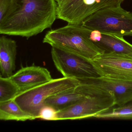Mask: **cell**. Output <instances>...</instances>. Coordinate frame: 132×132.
I'll return each instance as SVG.
<instances>
[{"label": "cell", "mask_w": 132, "mask_h": 132, "mask_svg": "<svg viewBox=\"0 0 132 132\" xmlns=\"http://www.w3.org/2000/svg\"><path fill=\"white\" fill-rule=\"evenodd\" d=\"M43 42L89 60L104 52L92 41L88 29L81 24L68 23L62 27L51 30L45 35Z\"/></svg>", "instance_id": "cell-2"}, {"label": "cell", "mask_w": 132, "mask_h": 132, "mask_svg": "<svg viewBox=\"0 0 132 132\" xmlns=\"http://www.w3.org/2000/svg\"><path fill=\"white\" fill-rule=\"evenodd\" d=\"M57 112L54 108L48 105H44L41 109L38 119L44 120H57Z\"/></svg>", "instance_id": "cell-18"}, {"label": "cell", "mask_w": 132, "mask_h": 132, "mask_svg": "<svg viewBox=\"0 0 132 132\" xmlns=\"http://www.w3.org/2000/svg\"><path fill=\"white\" fill-rule=\"evenodd\" d=\"M16 42L3 35L0 37V71L1 75L10 77L16 69Z\"/></svg>", "instance_id": "cell-12"}, {"label": "cell", "mask_w": 132, "mask_h": 132, "mask_svg": "<svg viewBox=\"0 0 132 132\" xmlns=\"http://www.w3.org/2000/svg\"><path fill=\"white\" fill-rule=\"evenodd\" d=\"M52 47L54 64L64 77L78 79L101 76L91 60L63 49Z\"/></svg>", "instance_id": "cell-7"}, {"label": "cell", "mask_w": 132, "mask_h": 132, "mask_svg": "<svg viewBox=\"0 0 132 132\" xmlns=\"http://www.w3.org/2000/svg\"><path fill=\"white\" fill-rule=\"evenodd\" d=\"M0 119L25 121L35 119L33 116L23 110L13 99L0 102Z\"/></svg>", "instance_id": "cell-13"}, {"label": "cell", "mask_w": 132, "mask_h": 132, "mask_svg": "<svg viewBox=\"0 0 132 132\" xmlns=\"http://www.w3.org/2000/svg\"><path fill=\"white\" fill-rule=\"evenodd\" d=\"M80 94L84 96L82 99L64 109L58 111L57 120L94 117L116 105L114 95L111 92H87Z\"/></svg>", "instance_id": "cell-5"}, {"label": "cell", "mask_w": 132, "mask_h": 132, "mask_svg": "<svg viewBox=\"0 0 132 132\" xmlns=\"http://www.w3.org/2000/svg\"><path fill=\"white\" fill-rule=\"evenodd\" d=\"M84 97L74 89L49 97L45 100L44 105L50 106L57 111H61L79 102Z\"/></svg>", "instance_id": "cell-14"}, {"label": "cell", "mask_w": 132, "mask_h": 132, "mask_svg": "<svg viewBox=\"0 0 132 132\" xmlns=\"http://www.w3.org/2000/svg\"><path fill=\"white\" fill-rule=\"evenodd\" d=\"M124 0H63L57 8V19L68 23L81 24L93 14L120 6Z\"/></svg>", "instance_id": "cell-6"}, {"label": "cell", "mask_w": 132, "mask_h": 132, "mask_svg": "<svg viewBox=\"0 0 132 132\" xmlns=\"http://www.w3.org/2000/svg\"><path fill=\"white\" fill-rule=\"evenodd\" d=\"M77 79L79 85L75 91L79 94L87 92L112 93L116 106H122L132 100V81L103 76Z\"/></svg>", "instance_id": "cell-8"}, {"label": "cell", "mask_w": 132, "mask_h": 132, "mask_svg": "<svg viewBox=\"0 0 132 132\" xmlns=\"http://www.w3.org/2000/svg\"><path fill=\"white\" fill-rule=\"evenodd\" d=\"M94 117L103 119H132V100L122 106L113 107Z\"/></svg>", "instance_id": "cell-15"}, {"label": "cell", "mask_w": 132, "mask_h": 132, "mask_svg": "<svg viewBox=\"0 0 132 132\" xmlns=\"http://www.w3.org/2000/svg\"><path fill=\"white\" fill-rule=\"evenodd\" d=\"M16 0H0V22L18 7Z\"/></svg>", "instance_id": "cell-17"}, {"label": "cell", "mask_w": 132, "mask_h": 132, "mask_svg": "<svg viewBox=\"0 0 132 132\" xmlns=\"http://www.w3.org/2000/svg\"><path fill=\"white\" fill-rule=\"evenodd\" d=\"M55 1L57 4L58 5L62 3V2L63 1V0H55Z\"/></svg>", "instance_id": "cell-19"}, {"label": "cell", "mask_w": 132, "mask_h": 132, "mask_svg": "<svg viewBox=\"0 0 132 132\" xmlns=\"http://www.w3.org/2000/svg\"><path fill=\"white\" fill-rule=\"evenodd\" d=\"M76 78L63 77L52 79L41 85L21 91L14 98L23 110L38 119L41 109L48 98L74 90L79 85Z\"/></svg>", "instance_id": "cell-3"}, {"label": "cell", "mask_w": 132, "mask_h": 132, "mask_svg": "<svg viewBox=\"0 0 132 132\" xmlns=\"http://www.w3.org/2000/svg\"><path fill=\"white\" fill-rule=\"evenodd\" d=\"M21 92L17 85L9 77L0 76V102L13 99Z\"/></svg>", "instance_id": "cell-16"}, {"label": "cell", "mask_w": 132, "mask_h": 132, "mask_svg": "<svg viewBox=\"0 0 132 132\" xmlns=\"http://www.w3.org/2000/svg\"><path fill=\"white\" fill-rule=\"evenodd\" d=\"M89 38L104 52H113L132 58V45L123 36L88 29Z\"/></svg>", "instance_id": "cell-10"}, {"label": "cell", "mask_w": 132, "mask_h": 132, "mask_svg": "<svg viewBox=\"0 0 132 132\" xmlns=\"http://www.w3.org/2000/svg\"><path fill=\"white\" fill-rule=\"evenodd\" d=\"M21 91L47 82L53 79L47 69L32 65L23 67L9 77Z\"/></svg>", "instance_id": "cell-11"}, {"label": "cell", "mask_w": 132, "mask_h": 132, "mask_svg": "<svg viewBox=\"0 0 132 132\" xmlns=\"http://www.w3.org/2000/svg\"><path fill=\"white\" fill-rule=\"evenodd\" d=\"M81 24L91 30L123 37L132 36V13L121 6L107 8L89 16Z\"/></svg>", "instance_id": "cell-4"}, {"label": "cell", "mask_w": 132, "mask_h": 132, "mask_svg": "<svg viewBox=\"0 0 132 132\" xmlns=\"http://www.w3.org/2000/svg\"><path fill=\"white\" fill-rule=\"evenodd\" d=\"M16 10L0 22L1 34L28 39L51 28L57 19L55 0H16Z\"/></svg>", "instance_id": "cell-1"}, {"label": "cell", "mask_w": 132, "mask_h": 132, "mask_svg": "<svg viewBox=\"0 0 132 132\" xmlns=\"http://www.w3.org/2000/svg\"><path fill=\"white\" fill-rule=\"evenodd\" d=\"M91 61L101 76L132 81V58L104 52Z\"/></svg>", "instance_id": "cell-9"}]
</instances>
